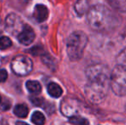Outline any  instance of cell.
Wrapping results in <instances>:
<instances>
[{"label": "cell", "mask_w": 126, "mask_h": 125, "mask_svg": "<svg viewBox=\"0 0 126 125\" xmlns=\"http://www.w3.org/2000/svg\"><path fill=\"white\" fill-rule=\"evenodd\" d=\"M1 100H2V98H1V95H0V103H1Z\"/></svg>", "instance_id": "24"}, {"label": "cell", "mask_w": 126, "mask_h": 125, "mask_svg": "<svg viewBox=\"0 0 126 125\" xmlns=\"http://www.w3.org/2000/svg\"><path fill=\"white\" fill-rule=\"evenodd\" d=\"M49 12L45 5L37 4L33 10V17L38 22H43L48 18Z\"/></svg>", "instance_id": "10"}, {"label": "cell", "mask_w": 126, "mask_h": 125, "mask_svg": "<svg viewBox=\"0 0 126 125\" xmlns=\"http://www.w3.org/2000/svg\"><path fill=\"white\" fill-rule=\"evenodd\" d=\"M87 21L92 29L99 32H109L117 28L120 20L108 7L103 4H94L87 13Z\"/></svg>", "instance_id": "1"}, {"label": "cell", "mask_w": 126, "mask_h": 125, "mask_svg": "<svg viewBox=\"0 0 126 125\" xmlns=\"http://www.w3.org/2000/svg\"><path fill=\"white\" fill-rule=\"evenodd\" d=\"M16 125H28V124L24 122H16Z\"/></svg>", "instance_id": "23"}, {"label": "cell", "mask_w": 126, "mask_h": 125, "mask_svg": "<svg viewBox=\"0 0 126 125\" xmlns=\"http://www.w3.org/2000/svg\"><path fill=\"white\" fill-rule=\"evenodd\" d=\"M24 28L22 20L16 14H10L5 21V29L12 35H17L22 32Z\"/></svg>", "instance_id": "8"}, {"label": "cell", "mask_w": 126, "mask_h": 125, "mask_svg": "<svg viewBox=\"0 0 126 125\" xmlns=\"http://www.w3.org/2000/svg\"><path fill=\"white\" fill-rule=\"evenodd\" d=\"M35 39V33L30 26L24 25L23 29L17 35V40L21 44L24 45H28Z\"/></svg>", "instance_id": "9"}, {"label": "cell", "mask_w": 126, "mask_h": 125, "mask_svg": "<svg viewBox=\"0 0 126 125\" xmlns=\"http://www.w3.org/2000/svg\"><path fill=\"white\" fill-rule=\"evenodd\" d=\"M110 82L89 81L85 87V94L91 103L100 104L107 96Z\"/></svg>", "instance_id": "3"}, {"label": "cell", "mask_w": 126, "mask_h": 125, "mask_svg": "<svg viewBox=\"0 0 126 125\" xmlns=\"http://www.w3.org/2000/svg\"><path fill=\"white\" fill-rule=\"evenodd\" d=\"M111 73L109 69L103 63H94L88 66L86 69V76L88 81H102L110 82Z\"/></svg>", "instance_id": "5"}, {"label": "cell", "mask_w": 126, "mask_h": 125, "mask_svg": "<svg viewBox=\"0 0 126 125\" xmlns=\"http://www.w3.org/2000/svg\"><path fill=\"white\" fill-rule=\"evenodd\" d=\"M14 114L18 117L24 118L28 115V109L25 105H17L14 109Z\"/></svg>", "instance_id": "14"}, {"label": "cell", "mask_w": 126, "mask_h": 125, "mask_svg": "<svg viewBox=\"0 0 126 125\" xmlns=\"http://www.w3.org/2000/svg\"><path fill=\"white\" fill-rule=\"evenodd\" d=\"M27 89L33 94H38L41 92V85L37 81H28L26 83Z\"/></svg>", "instance_id": "13"}, {"label": "cell", "mask_w": 126, "mask_h": 125, "mask_svg": "<svg viewBox=\"0 0 126 125\" xmlns=\"http://www.w3.org/2000/svg\"><path fill=\"white\" fill-rule=\"evenodd\" d=\"M32 122L35 125H44L46 122V118L44 117V115L40 111H35L33 114L31 118Z\"/></svg>", "instance_id": "15"}, {"label": "cell", "mask_w": 126, "mask_h": 125, "mask_svg": "<svg viewBox=\"0 0 126 125\" xmlns=\"http://www.w3.org/2000/svg\"><path fill=\"white\" fill-rule=\"evenodd\" d=\"M12 45V41L10 38L6 36H3L0 38V49L1 50H5V49L10 48Z\"/></svg>", "instance_id": "18"}, {"label": "cell", "mask_w": 126, "mask_h": 125, "mask_svg": "<svg viewBox=\"0 0 126 125\" xmlns=\"http://www.w3.org/2000/svg\"><path fill=\"white\" fill-rule=\"evenodd\" d=\"M70 123L74 125H88V121L84 117L79 116L70 117Z\"/></svg>", "instance_id": "17"}, {"label": "cell", "mask_w": 126, "mask_h": 125, "mask_svg": "<svg viewBox=\"0 0 126 125\" xmlns=\"http://www.w3.org/2000/svg\"><path fill=\"white\" fill-rule=\"evenodd\" d=\"M122 40H123L124 43L126 45V27H125V28L124 29L123 33H122Z\"/></svg>", "instance_id": "22"}, {"label": "cell", "mask_w": 126, "mask_h": 125, "mask_svg": "<svg viewBox=\"0 0 126 125\" xmlns=\"http://www.w3.org/2000/svg\"><path fill=\"white\" fill-rule=\"evenodd\" d=\"M88 10H89V6H88V1L81 0V1H78L75 3V10L76 14L78 15H80V16L88 13Z\"/></svg>", "instance_id": "11"}, {"label": "cell", "mask_w": 126, "mask_h": 125, "mask_svg": "<svg viewBox=\"0 0 126 125\" xmlns=\"http://www.w3.org/2000/svg\"><path fill=\"white\" fill-rule=\"evenodd\" d=\"M110 87L116 95L123 97L126 95V66L118 64L111 72Z\"/></svg>", "instance_id": "4"}, {"label": "cell", "mask_w": 126, "mask_h": 125, "mask_svg": "<svg viewBox=\"0 0 126 125\" xmlns=\"http://www.w3.org/2000/svg\"><path fill=\"white\" fill-rule=\"evenodd\" d=\"M47 92L53 98H59L63 94V90H62L61 87L55 82H51L47 86Z\"/></svg>", "instance_id": "12"}, {"label": "cell", "mask_w": 126, "mask_h": 125, "mask_svg": "<svg viewBox=\"0 0 126 125\" xmlns=\"http://www.w3.org/2000/svg\"><path fill=\"white\" fill-rule=\"evenodd\" d=\"M109 3L113 9L121 12L126 11V1H109Z\"/></svg>", "instance_id": "16"}, {"label": "cell", "mask_w": 126, "mask_h": 125, "mask_svg": "<svg viewBox=\"0 0 126 125\" xmlns=\"http://www.w3.org/2000/svg\"><path fill=\"white\" fill-rule=\"evenodd\" d=\"M10 107V103L7 102V100H5V102L2 103V105H0V110L2 111H7Z\"/></svg>", "instance_id": "21"}, {"label": "cell", "mask_w": 126, "mask_h": 125, "mask_svg": "<svg viewBox=\"0 0 126 125\" xmlns=\"http://www.w3.org/2000/svg\"><path fill=\"white\" fill-rule=\"evenodd\" d=\"M31 101L32 103L33 104V105H37V106H40V105H42V104H43V98H38V97H32L31 98Z\"/></svg>", "instance_id": "19"}, {"label": "cell", "mask_w": 126, "mask_h": 125, "mask_svg": "<svg viewBox=\"0 0 126 125\" xmlns=\"http://www.w3.org/2000/svg\"><path fill=\"white\" fill-rule=\"evenodd\" d=\"M8 78V73L5 69H0V82H4Z\"/></svg>", "instance_id": "20"}, {"label": "cell", "mask_w": 126, "mask_h": 125, "mask_svg": "<svg viewBox=\"0 0 126 125\" xmlns=\"http://www.w3.org/2000/svg\"><path fill=\"white\" fill-rule=\"evenodd\" d=\"M11 69L18 76H26L33 69V62L25 55L15 57L10 63Z\"/></svg>", "instance_id": "6"}, {"label": "cell", "mask_w": 126, "mask_h": 125, "mask_svg": "<svg viewBox=\"0 0 126 125\" xmlns=\"http://www.w3.org/2000/svg\"><path fill=\"white\" fill-rule=\"evenodd\" d=\"M61 112L69 117H75L81 110V102L74 98H65L60 105Z\"/></svg>", "instance_id": "7"}, {"label": "cell", "mask_w": 126, "mask_h": 125, "mask_svg": "<svg viewBox=\"0 0 126 125\" xmlns=\"http://www.w3.org/2000/svg\"><path fill=\"white\" fill-rule=\"evenodd\" d=\"M88 36L82 31H75L67 40V53L71 61H78L82 57L88 44Z\"/></svg>", "instance_id": "2"}]
</instances>
